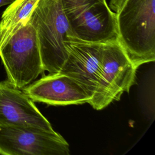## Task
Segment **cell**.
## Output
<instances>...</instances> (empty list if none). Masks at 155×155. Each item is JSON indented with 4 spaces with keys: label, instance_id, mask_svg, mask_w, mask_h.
Here are the masks:
<instances>
[{
    "label": "cell",
    "instance_id": "6da1fadb",
    "mask_svg": "<svg viewBox=\"0 0 155 155\" xmlns=\"http://www.w3.org/2000/svg\"><path fill=\"white\" fill-rule=\"evenodd\" d=\"M116 13L117 41L138 68L155 60V0H126Z\"/></svg>",
    "mask_w": 155,
    "mask_h": 155
},
{
    "label": "cell",
    "instance_id": "7a4b0ae2",
    "mask_svg": "<svg viewBox=\"0 0 155 155\" xmlns=\"http://www.w3.org/2000/svg\"><path fill=\"white\" fill-rule=\"evenodd\" d=\"M29 20L36 31L44 71L58 73L67 56L65 42L74 38L61 0H39Z\"/></svg>",
    "mask_w": 155,
    "mask_h": 155
},
{
    "label": "cell",
    "instance_id": "3957f363",
    "mask_svg": "<svg viewBox=\"0 0 155 155\" xmlns=\"http://www.w3.org/2000/svg\"><path fill=\"white\" fill-rule=\"evenodd\" d=\"M0 58L7 81L20 90L44 71L36 31L29 19L0 49Z\"/></svg>",
    "mask_w": 155,
    "mask_h": 155
},
{
    "label": "cell",
    "instance_id": "277c9868",
    "mask_svg": "<svg viewBox=\"0 0 155 155\" xmlns=\"http://www.w3.org/2000/svg\"><path fill=\"white\" fill-rule=\"evenodd\" d=\"M137 68L117 40L105 42L96 88L88 104L101 110L119 101L135 84Z\"/></svg>",
    "mask_w": 155,
    "mask_h": 155
},
{
    "label": "cell",
    "instance_id": "5b68a950",
    "mask_svg": "<svg viewBox=\"0 0 155 155\" xmlns=\"http://www.w3.org/2000/svg\"><path fill=\"white\" fill-rule=\"evenodd\" d=\"M74 38L105 43L117 40L116 13L106 0H61Z\"/></svg>",
    "mask_w": 155,
    "mask_h": 155
},
{
    "label": "cell",
    "instance_id": "8992f818",
    "mask_svg": "<svg viewBox=\"0 0 155 155\" xmlns=\"http://www.w3.org/2000/svg\"><path fill=\"white\" fill-rule=\"evenodd\" d=\"M0 154L68 155V143L58 133L31 127L0 125Z\"/></svg>",
    "mask_w": 155,
    "mask_h": 155
},
{
    "label": "cell",
    "instance_id": "52a82bcc",
    "mask_svg": "<svg viewBox=\"0 0 155 155\" xmlns=\"http://www.w3.org/2000/svg\"><path fill=\"white\" fill-rule=\"evenodd\" d=\"M104 44L85 42L76 38L65 42L67 56L59 73L77 82L91 99L96 88Z\"/></svg>",
    "mask_w": 155,
    "mask_h": 155
},
{
    "label": "cell",
    "instance_id": "ba28073f",
    "mask_svg": "<svg viewBox=\"0 0 155 155\" xmlns=\"http://www.w3.org/2000/svg\"><path fill=\"white\" fill-rule=\"evenodd\" d=\"M0 125L31 127L50 132L54 131L33 101L7 80L0 81Z\"/></svg>",
    "mask_w": 155,
    "mask_h": 155
},
{
    "label": "cell",
    "instance_id": "9c48e42d",
    "mask_svg": "<svg viewBox=\"0 0 155 155\" xmlns=\"http://www.w3.org/2000/svg\"><path fill=\"white\" fill-rule=\"evenodd\" d=\"M22 90L33 102L51 105H79L89 103L91 100L77 82L59 72L49 73Z\"/></svg>",
    "mask_w": 155,
    "mask_h": 155
},
{
    "label": "cell",
    "instance_id": "30bf717a",
    "mask_svg": "<svg viewBox=\"0 0 155 155\" xmlns=\"http://www.w3.org/2000/svg\"><path fill=\"white\" fill-rule=\"evenodd\" d=\"M39 0H14L0 21V49L10 37L29 19Z\"/></svg>",
    "mask_w": 155,
    "mask_h": 155
},
{
    "label": "cell",
    "instance_id": "8fae6325",
    "mask_svg": "<svg viewBox=\"0 0 155 155\" xmlns=\"http://www.w3.org/2000/svg\"><path fill=\"white\" fill-rule=\"evenodd\" d=\"M125 1L126 0H110L108 5L114 12L117 13Z\"/></svg>",
    "mask_w": 155,
    "mask_h": 155
},
{
    "label": "cell",
    "instance_id": "7c38bea8",
    "mask_svg": "<svg viewBox=\"0 0 155 155\" xmlns=\"http://www.w3.org/2000/svg\"><path fill=\"white\" fill-rule=\"evenodd\" d=\"M14 0H0V7L4 5H9L11 4Z\"/></svg>",
    "mask_w": 155,
    "mask_h": 155
}]
</instances>
